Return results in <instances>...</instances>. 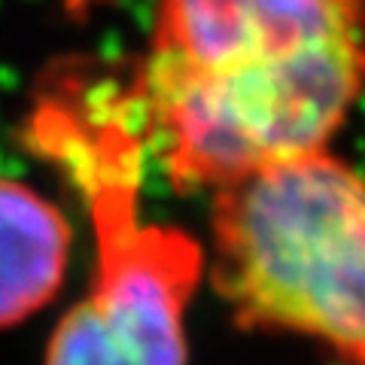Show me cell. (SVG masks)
Listing matches in <instances>:
<instances>
[{"label":"cell","instance_id":"7a4b0ae2","mask_svg":"<svg viewBox=\"0 0 365 365\" xmlns=\"http://www.w3.org/2000/svg\"><path fill=\"white\" fill-rule=\"evenodd\" d=\"M213 287L250 329L365 365V174L332 150L210 192Z\"/></svg>","mask_w":365,"mask_h":365},{"label":"cell","instance_id":"3957f363","mask_svg":"<svg viewBox=\"0 0 365 365\" xmlns=\"http://www.w3.org/2000/svg\"><path fill=\"white\" fill-rule=\"evenodd\" d=\"M31 131L83 192L98 250L88 295L55 329L46 365H186L182 317L207 253L182 228L140 216L146 150L137 128L58 98Z\"/></svg>","mask_w":365,"mask_h":365},{"label":"cell","instance_id":"277c9868","mask_svg":"<svg viewBox=\"0 0 365 365\" xmlns=\"http://www.w3.org/2000/svg\"><path fill=\"white\" fill-rule=\"evenodd\" d=\"M73 232L37 186L0 177V329L37 314L61 289Z\"/></svg>","mask_w":365,"mask_h":365},{"label":"cell","instance_id":"6da1fadb","mask_svg":"<svg viewBox=\"0 0 365 365\" xmlns=\"http://www.w3.org/2000/svg\"><path fill=\"white\" fill-rule=\"evenodd\" d=\"M365 98V0H155L128 110L180 192L332 150Z\"/></svg>","mask_w":365,"mask_h":365}]
</instances>
